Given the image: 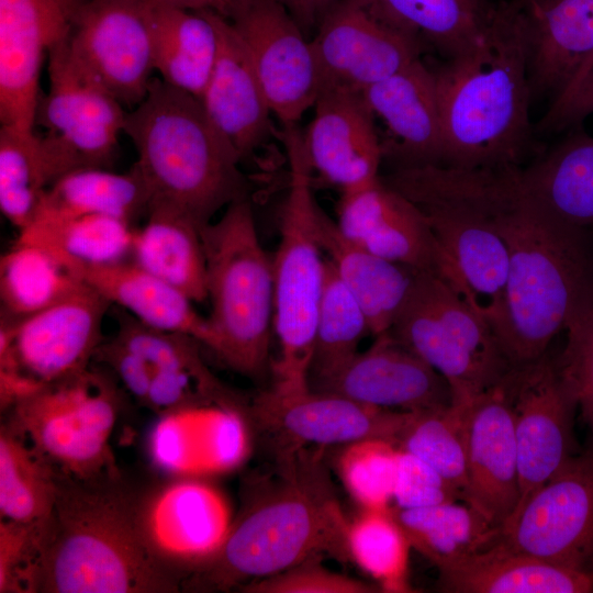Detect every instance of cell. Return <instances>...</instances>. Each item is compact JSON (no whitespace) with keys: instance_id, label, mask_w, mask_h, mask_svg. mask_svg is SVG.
<instances>
[{"instance_id":"2e32d148","label":"cell","mask_w":593,"mask_h":593,"mask_svg":"<svg viewBox=\"0 0 593 593\" xmlns=\"http://www.w3.org/2000/svg\"><path fill=\"white\" fill-rule=\"evenodd\" d=\"M411 412L381 409L348 398L305 389L260 392L247 407V417L282 445L326 447L379 438L398 446Z\"/></svg>"},{"instance_id":"ee69618b","label":"cell","mask_w":593,"mask_h":593,"mask_svg":"<svg viewBox=\"0 0 593 593\" xmlns=\"http://www.w3.org/2000/svg\"><path fill=\"white\" fill-rule=\"evenodd\" d=\"M398 447L433 467L462 500L467 483L465 404L411 412Z\"/></svg>"},{"instance_id":"f6af8a7d","label":"cell","mask_w":593,"mask_h":593,"mask_svg":"<svg viewBox=\"0 0 593 593\" xmlns=\"http://www.w3.org/2000/svg\"><path fill=\"white\" fill-rule=\"evenodd\" d=\"M400 448L369 438L344 445L337 459L346 490L362 508H387L393 502Z\"/></svg>"},{"instance_id":"277c9868","label":"cell","mask_w":593,"mask_h":593,"mask_svg":"<svg viewBox=\"0 0 593 593\" xmlns=\"http://www.w3.org/2000/svg\"><path fill=\"white\" fill-rule=\"evenodd\" d=\"M444 160L457 167L517 164L529 136L532 98L518 11L497 4L484 36L433 68Z\"/></svg>"},{"instance_id":"ffe728a7","label":"cell","mask_w":593,"mask_h":593,"mask_svg":"<svg viewBox=\"0 0 593 593\" xmlns=\"http://www.w3.org/2000/svg\"><path fill=\"white\" fill-rule=\"evenodd\" d=\"M112 304L81 281L64 299L18 323L2 321L24 373L46 384L86 370Z\"/></svg>"},{"instance_id":"60d3db41","label":"cell","mask_w":593,"mask_h":593,"mask_svg":"<svg viewBox=\"0 0 593 593\" xmlns=\"http://www.w3.org/2000/svg\"><path fill=\"white\" fill-rule=\"evenodd\" d=\"M57 494V470L8 424L0 433L1 518L20 523L46 519Z\"/></svg>"},{"instance_id":"8fae6325","label":"cell","mask_w":593,"mask_h":593,"mask_svg":"<svg viewBox=\"0 0 593 593\" xmlns=\"http://www.w3.org/2000/svg\"><path fill=\"white\" fill-rule=\"evenodd\" d=\"M506 547L593 573V450L571 456L500 530Z\"/></svg>"},{"instance_id":"836d02e7","label":"cell","mask_w":593,"mask_h":593,"mask_svg":"<svg viewBox=\"0 0 593 593\" xmlns=\"http://www.w3.org/2000/svg\"><path fill=\"white\" fill-rule=\"evenodd\" d=\"M131 258L194 303L208 300L200 227L180 212L149 208L145 225L135 230Z\"/></svg>"},{"instance_id":"8992f818","label":"cell","mask_w":593,"mask_h":593,"mask_svg":"<svg viewBox=\"0 0 593 593\" xmlns=\"http://www.w3.org/2000/svg\"><path fill=\"white\" fill-rule=\"evenodd\" d=\"M206 264L212 351L232 370L261 380L271 369L272 261L265 251L248 199L231 203L200 228Z\"/></svg>"},{"instance_id":"3957f363","label":"cell","mask_w":593,"mask_h":593,"mask_svg":"<svg viewBox=\"0 0 593 593\" xmlns=\"http://www.w3.org/2000/svg\"><path fill=\"white\" fill-rule=\"evenodd\" d=\"M139 497L119 469L89 478L57 471L56 501L43 523L34 592L180 591V582L144 540Z\"/></svg>"},{"instance_id":"e0dca14e","label":"cell","mask_w":593,"mask_h":593,"mask_svg":"<svg viewBox=\"0 0 593 593\" xmlns=\"http://www.w3.org/2000/svg\"><path fill=\"white\" fill-rule=\"evenodd\" d=\"M87 0H0L1 125L33 131L48 51L69 36Z\"/></svg>"},{"instance_id":"603a6c76","label":"cell","mask_w":593,"mask_h":593,"mask_svg":"<svg viewBox=\"0 0 593 593\" xmlns=\"http://www.w3.org/2000/svg\"><path fill=\"white\" fill-rule=\"evenodd\" d=\"M245 411L193 404L160 413L148 437L149 457L176 478L221 474L239 467L250 448Z\"/></svg>"},{"instance_id":"d590c367","label":"cell","mask_w":593,"mask_h":593,"mask_svg":"<svg viewBox=\"0 0 593 593\" xmlns=\"http://www.w3.org/2000/svg\"><path fill=\"white\" fill-rule=\"evenodd\" d=\"M521 176L527 192L557 219L593 225V137L571 135Z\"/></svg>"},{"instance_id":"bcb514c9","label":"cell","mask_w":593,"mask_h":593,"mask_svg":"<svg viewBox=\"0 0 593 593\" xmlns=\"http://www.w3.org/2000/svg\"><path fill=\"white\" fill-rule=\"evenodd\" d=\"M564 329L567 344L558 366L593 433V284Z\"/></svg>"},{"instance_id":"484cf974","label":"cell","mask_w":593,"mask_h":593,"mask_svg":"<svg viewBox=\"0 0 593 593\" xmlns=\"http://www.w3.org/2000/svg\"><path fill=\"white\" fill-rule=\"evenodd\" d=\"M518 11L532 98L563 93L593 58V0H526Z\"/></svg>"},{"instance_id":"1f68e13d","label":"cell","mask_w":593,"mask_h":593,"mask_svg":"<svg viewBox=\"0 0 593 593\" xmlns=\"http://www.w3.org/2000/svg\"><path fill=\"white\" fill-rule=\"evenodd\" d=\"M385 24L451 58L474 46L491 26L497 4L486 0H359Z\"/></svg>"},{"instance_id":"8d00e7d4","label":"cell","mask_w":593,"mask_h":593,"mask_svg":"<svg viewBox=\"0 0 593 593\" xmlns=\"http://www.w3.org/2000/svg\"><path fill=\"white\" fill-rule=\"evenodd\" d=\"M148 203L147 188L135 165L124 174L87 168L67 174L49 187L34 216L102 214L132 223L146 216Z\"/></svg>"},{"instance_id":"d4e9b609","label":"cell","mask_w":593,"mask_h":593,"mask_svg":"<svg viewBox=\"0 0 593 593\" xmlns=\"http://www.w3.org/2000/svg\"><path fill=\"white\" fill-rule=\"evenodd\" d=\"M360 93L374 120L385 127L383 158L395 167L443 163L444 134L433 68L418 58Z\"/></svg>"},{"instance_id":"83f0119b","label":"cell","mask_w":593,"mask_h":593,"mask_svg":"<svg viewBox=\"0 0 593 593\" xmlns=\"http://www.w3.org/2000/svg\"><path fill=\"white\" fill-rule=\"evenodd\" d=\"M61 264L112 305L123 309L144 324L187 334L202 346L213 349V331L208 317L201 316L194 309V302L132 258L94 265Z\"/></svg>"},{"instance_id":"e575fe53","label":"cell","mask_w":593,"mask_h":593,"mask_svg":"<svg viewBox=\"0 0 593 593\" xmlns=\"http://www.w3.org/2000/svg\"><path fill=\"white\" fill-rule=\"evenodd\" d=\"M219 51L208 11L154 5V66L161 79L200 100Z\"/></svg>"},{"instance_id":"b9f144b4","label":"cell","mask_w":593,"mask_h":593,"mask_svg":"<svg viewBox=\"0 0 593 593\" xmlns=\"http://www.w3.org/2000/svg\"><path fill=\"white\" fill-rule=\"evenodd\" d=\"M369 334L362 309L325 257V282L315 326L310 389L338 372L359 351L361 340Z\"/></svg>"},{"instance_id":"d6a6232c","label":"cell","mask_w":593,"mask_h":593,"mask_svg":"<svg viewBox=\"0 0 593 593\" xmlns=\"http://www.w3.org/2000/svg\"><path fill=\"white\" fill-rule=\"evenodd\" d=\"M48 93L38 102L35 123L49 133L97 125L123 132L126 112L104 85L78 59L68 37L48 51Z\"/></svg>"},{"instance_id":"44dd1931","label":"cell","mask_w":593,"mask_h":593,"mask_svg":"<svg viewBox=\"0 0 593 593\" xmlns=\"http://www.w3.org/2000/svg\"><path fill=\"white\" fill-rule=\"evenodd\" d=\"M467 483L462 501L500 529L519 500L517 446L503 383L465 404Z\"/></svg>"},{"instance_id":"4316f807","label":"cell","mask_w":593,"mask_h":593,"mask_svg":"<svg viewBox=\"0 0 593 593\" xmlns=\"http://www.w3.org/2000/svg\"><path fill=\"white\" fill-rule=\"evenodd\" d=\"M208 12L217 30L219 51L200 101L244 159L270 135L271 110L244 42L226 18Z\"/></svg>"},{"instance_id":"ab89813d","label":"cell","mask_w":593,"mask_h":593,"mask_svg":"<svg viewBox=\"0 0 593 593\" xmlns=\"http://www.w3.org/2000/svg\"><path fill=\"white\" fill-rule=\"evenodd\" d=\"M81 281L43 247L15 242L0 259L4 321L18 323L67 296Z\"/></svg>"},{"instance_id":"9a60e30c","label":"cell","mask_w":593,"mask_h":593,"mask_svg":"<svg viewBox=\"0 0 593 593\" xmlns=\"http://www.w3.org/2000/svg\"><path fill=\"white\" fill-rule=\"evenodd\" d=\"M503 383L512 407L517 446L519 500L516 512L572 456V417L577 401L558 361L547 354L530 363L513 367Z\"/></svg>"},{"instance_id":"7bdbcfd3","label":"cell","mask_w":593,"mask_h":593,"mask_svg":"<svg viewBox=\"0 0 593 593\" xmlns=\"http://www.w3.org/2000/svg\"><path fill=\"white\" fill-rule=\"evenodd\" d=\"M347 548L350 561L384 592H412L409 584L412 546L392 507L363 508L349 523Z\"/></svg>"},{"instance_id":"cb8c5ba5","label":"cell","mask_w":593,"mask_h":593,"mask_svg":"<svg viewBox=\"0 0 593 593\" xmlns=\"http://www.w3.org/2000/svg\"><path fill=\"white\" fill-rule=\"evenodd\" d=\"M381 409L416 412L452 403L446 379L389 332L374 337L332 378L312 389Z\"/></svg>"},{"instance_id":"db71d44e","label":"cell","mask_w":593,"mask_h":593,"mask_svg":"<svg viewBox=\"0 0 593 593\" xmlns=\"http://www.w3.org/2000/svg\"><path fill=\"white\" fill-rule=\"evenodd\" d=\"M295 19L304 32L317 25L311 0H276Z\"/></svg>"},{"instance_id":"f1b7e54d","label":"cell","mask_w":593,"mask_h":593,"mask_svg":"<svg viewBox=\"0 0 593 593\" xmlns=\"http://www.w3.org/2000/svg\"><path fill=\"white\" fill-rule=\"evenodd\" d=\"M437 569L438 588L448 593L593 592V573L516 551L497 539Z\"/></svg>"},{"instance_id":"7dc6e473","label":"cell","mask_w":593,"mask_h":593,"mask_svg":"<svg viewBox=\"0 0 593 593\" xmlns=\"http://www.w3.org/2000/svg\"><path fill=\"white\" fill-rule=\"evenodd\" d=\"M44 521L20 523L1 518V593H34Z\"/></svg>"},{"instance_id":"11a10c76","label":"cell","mask_w":593,"mask_h":593,"mask_svg":"<svg viewBox=\"0 0 593 593\" xmlns=\"http://www.w3.org/2000/svg\"><path fill=\"white\" fill-rule=\"evenodd\" d=\"M314 13L317 19V24L322 16L340 0H311Z\"/></svg>"},{"instance_id":"5b68a950","label":"cell","mask_w":593,"mask_h":593,"mask_svg":"<svg viewBox=\"0 0 593 593\" xmlns=\"http://www.w3.org/2000/svg\"><path fill=\"white\" fill-rule=\"evenodd\" d=\"M123 132L137 152L148 208L175 210L201 228L248 199L242 157L194 96L153 77L143 101L126 112Z\"/></svg>"},{"instance_id":"4dcf8cb0","label":"cell","mask_w":593,"mask_h":593,"mask_svg":"<svg viewBox=\"0 0 593 593\" xmlns=\"http://www.w3.org/2000/svg\"><path fill=\"white\" fill-rule=\"evenodd\" d=\"M317 234L326 259L362 309L370 335L376 337L389 332L418 271L353 244L321 208Z\"/></svg>"},{"instance_id":"52a82bcc","label":"cell","mask_w":593,"mask_h":593,"mask_svg":"<svg viewBox=\"0 0 593 593\" xmlns=\"http://www.w3.org/2000/svg\"><path fill=\"white\" fill-rule=\"evenodd\" d=\"M282 142L289 184L280 211L279 244L271 259L273 273V335L278 358L271 363L279 392L310 388L316 320L325 282V255L317 234L320 205L313 193L302 131L284 125Z\"/></svg>"},{"instance_id":"74e56055","label":"cell","mask_w":593,"mask_h":593,"mask_svg":"<svg viewBox=\"0 0 593 593\" xmlns=\"http://www.w3.org/2000/svg\"><path fill=\"white\" fill-rule=\"evenodd\" d=\"M18 242L52 253L61 262L108 264L131 258L132 223L102 215H36L19 232Z\"/></svg>"},{"instance_id":"30bf717a","label":"cell","mask_w":593,"mask_h":593,"mask_svg":"<svg viewBox=\"0 0 593 593\" xmlns=\"http://www.w3.org/2000/svg\"><path fill=\"white\" fill-rule=\"evenodd\" d=\"M389 333L446 379L456 404L496 385L512 369L475 311L456 299L432 305L415 282Z\"/></svg>"},{"instance_id":"4fadbf2b","label":"cell","mask_w":593,"mask_h":593,"mask_svg":"<svg viewBox=\"0 0 593 593\" xmlns=\"http://www.w3.org/2000/svg\"><path fill=\"white\" fill-rule=\"evenodd\" d=\"M226 19L247 48L271 113L283 126L296 124L321 90L311 40L276 0H239Z\"/></svg>"},{"instance_id":"ba28073f","label":"cell","mask_w":593,"mask_h":593,"mask_svg":"<svg viewBox=\"0 0 593 593\" xmlns=\"http://www.w3.org/2000/svg\"><path fill=\"white\" fill-rule=\"evenodd\" d=\"M381 180L422 213L462 284L465 300L490 325L504 300L508 256L482 203L472 168L395 167Z\"/></svg>"},{"instance_id":"7402d4cb","label":"cell","mask_w":593,"mask_h":593,"mask_svg":"<svg viewBox=\"0 0 593 593\" xmlns=\"http://www.w3.org/2000/svg\"><path fill=\"white\" fill-rule=\"evenodd\" d=\"M302 132L312 175L342 193L373 183L383 159L376 120L360 92L321 89Z\"/></svg>"},{"instance_id":"9c48e42d","label":"cell","mask_w":593,"mask_h":593,"mask_svg":"<svg viewBox=\"0 0 593 593\" xmlns=\"http://www.w3.org/2000/svg\"><path fill=\"white\" fill-rule=\"evenodd\" d=\"M8 424L59 472L89 478L118 469L109 446L118 398L88 368L46 383L12 407Z\"/></svg>"},{"instance_id":"ac0fdd59","label":"cell","mask_w":593,"mask_h":593,"mask_svg":"<svg viewBox=\"0 0 593 593\" xmlns=\"http://www.w3.org/2000/svg\"><path fill=\"white\" fill-rule=\"evenodd\" d=\"M311 40L321 89L361 92L421 58L422 47L371 13L359 0H340Z\"/></svg>"},{"instance_id":"7c38bea8","label":"cell","mask_w":593,"mask_h":593,"mask_svg":"<svg viewBox=\"0 0 593 593\" xmlns=\"http://www.w3.org/2000/svg\"><path fill=\"white\" fill-rule=\"evenodd\" d=\"M138 521L152 553L182 584L221 549L233 516L216 488L177 478L141 493Z\"/></svg>"},{"instance_id":"f546056e","label":"cell","mask_w":593,"mask_h":593,"mask_svg":"<svg viewBox=\"0 0 593 593\" xmlns=\"http://www.w3.org/2000/svg\"><path fill=\"white\" fill-rule=\"evenodd\" d=\"M78 169L86 168L58 134L1 125L0 209L19 232L34 217L45 191Z\"/></svg>"},{"instance_id":"f35d334b","label":"cell","mask_w":593,"mask_h":593,"mask_svg":"<svg viewBox=\"0 0 593 593\" xmlns=\"http://www.w3.org/2000/svg\"><path fill=\"white\" fill-rule=\"evenodd\" d=\"M393 511L412 548L437 568L490 546L500 534L466 502Z\"/></svg>"},{"instance_id":"f5cc1de1","label":"cell","mask_w":593,"mask_h":593,"mask_svg":"<svg viewBox=\"0 0 593 593\" xmlns=\"http://www.w3.org/2000/svg\"><path fill=\"white\" fill-rule=\"evenodd\" d=\"M239 0H152L156 7H171L190 11H212L227 18Z\"/></svg>"},{"instance_id":"7a4b0ae2","label":"cell","mask_w":593,"mask_h":593,"mask_svg":"<svg viewBox=\"0 0 593 593\" xmlns=\"http://www.w3.org/2000/svg\"><path fill=\"white\" fill-rule=\"evenodd\" d=\"M276 477L246 501L217 553L181 589L227 591L327 556L350 561L349 521L323 448L283 445Z\"/></svg>"},{"instance_id":"c3c4849f","label":"cell","mask_w":593,"mask_h":593,"mask_svg":"<svg viewBox=\"0 0 593 593\" xmlns=\"http://www.w3.org/2000/svg\"><path fill=\"white\" fill-rule=\"evenodd\" d=\"M249 593H369L376 589L358 579L333 572L316 560L243 585Z\"/></svg>"},{"instance_id":"5bb4252c","label":"cell","mask_w":593,"mask_h":593,"mask_svg":"<svg viewBox=\"0 0 593 593\" xmlns=\"http://www.w3.org/2000/svg\"><path fill=\"white\" fill-rule=\"evenodd\" d=\"M68 42L122 105L143 101L155 70L152 0H87Z\"/></svg>"},{"instance_id":"f907efd6","label":"cell","mask_w":593,"mask_h":593,"mask_svg":"<svg viewBox=\"0 0 593 593\" xmlns=\"http://www.w3.org/2000/svg\"><path fill=\"white\" fill-rule=\"evenodd\" d=\"M93 359L107 363L137 400L146 402L150 368L137 354L114 336L101 343Z\"/></svg>"},{"instance_id":"d6986e66","label":"cell","mask_w":593,"mask_h":593,"mask_svg":"<svg viewBox=\"0 0 593 593\" xmlns=\"http://www.w3.org/2000/svg\"><path fill=\"white\" fill-rule=\"evenodd\" d=\"M335 222L353 244L416 271L435 275L462 294L461 282L422 213L381 177L342 193Z\"/></svg>"},{"instance_id":"681fc988","label":"cell","mask_w":593,"mask_h":593,"mask_svg":"<svg viewBox=\"0 0 593 593\" xmlns=\"http://www.w3.org/2000/svg\"><path fill=\"white\" fill-rule=\"evenodd\" d=\"M461 500L460 493L433 467L400 449L393 502L398 508H419Z\"/></svg>"},{"instance_id":"816d5d0a","label":"cell","mask_w":593,"mask_h":593,"mask_svg":"<svg viewBox=\"0 0 593 593\" xmlns=\"http://www.w3.org/2000/svg\"><path fill=\"white\" fill-rule=\"evenodd\" d=\"M593 113V67L552 101L540 122L541 130H557Z\"/></svg>"},{"instance_id":"6da1fadb","label":"cell","mask_w":593,"mask_h":593,"mask_svg":"<svg viewBox=\"0 0 593 593\" xmlns=\"http://www.w3.org/2000/svg\"><path fill=\"white\" fill-rule=\"evenodd\" d=\"M473 179L508 256L504 300L490 323L512 367L542 357L593 284L583 228L542 208L517 164L472 167Z\"/></svg>"}]
</instances>
